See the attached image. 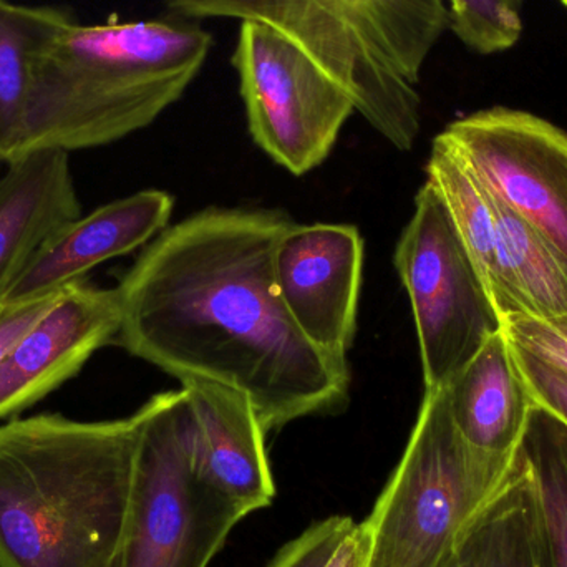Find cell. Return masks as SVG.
Instances as JSON below:
<instances>
[{
  "instance_id": "4",
  "label": "cell",
  "mask_w": 567,
  "mask_h": 567,
  "mask_svg": "<svg viewBox=\"0 0 567 567\" xmlns=\"http://www.w3.org/2000/svg\"><path fill=\"white\" fill-rule=\"evenodd\" d=\"M515 458L476 452L460 435L446 389L425 390L409 445L365 526L369 567H446L526 482Z\"/></svg>"
},
{
  "instance_id": "21",
  "label": "cell",
  "mask_w": 567,
  "mask_h": 567,
  "mask_svg": "<svg viewBox=\"0 0 567 567\" xmlns=\"http://www.w3.org/2000/svg\"><path fill=\"white\" fill-rule=\"evenodd\" d=\"M525 0H446L449 25L475 52H505L523 32Z\"/></svg>"
},
{
  "instance_id": "20",
  "label": "cell",
  "mask_w": 567,
  "mask_h": 567,
  "mask_svg": "<svg viewBox=\"0 0 567 567\" xmlns=\"http://www.w3.org/2000/svg\"><path fill=\"white\" fill-rule=\"evenodd\" d=\"M446 567H545L525 486L463 543Z\"/></svg>"
},
{
  "instance_id": "2",
  "label": "cell",
  "mask_w": 567,
  "mask_h": 567,
  "mask_svg": "<svg viewBox=\"0 0 567 567\" xmlns=\"http://www.w3.org/2000/svg\"><path fill=\"white\" fill-rule=\"evenodd\" d=\"M140 416L0 426V567H110L135 473Z\"/></svg>"
},
{
  "instance_id": "28",
  "label": "cell",
  "mask_w": 567,
  "mask_h": 567,
  "mask_svg": "<svg viewBox=\"0 0 567 567\" xmlns=\"http://www.w3.org/2000/svg\"><path fill=\"white\" fill-rule=\"evenodd\" d=\"M561 2L567 7V0H561Z\"/></svg>"
},
{
  "instance_id": "6",
  "label": "cell",
  "mask_w": 567,
  "mask_h": 567,
  "mask_svg": "<svg viewBox=\"0 0 567 567\" xmlns=\"http://www.w3.org/2000/svg\"><path fill=\"white\" fill-rule=\"evenodd\" d=\"M138 416L128 518L110 567H208L248 513L196 473L185 390L152 396Z\"/></svg>"
},
{
  "instance_id": "16",
  "label": "cell",
  "mask_w": 567,
  "mask_h": 567,
  "mask_svg": "<svg viewBox=\"0 0 567 567\" xmlns=\"http://www.w3.org/2000/svg\"><path fill=\"white\" fill-rule=\"evenodd\" d=\"M489 199L496 228L492 297L499 316L503 320L566 316L567 262L502 199L492 193Z\"/></svg>"
},
{
  "instance_id": "19",
  "label": "cell",
  "mask_w": 567,
  "mask_h": 567,
  "mask_svg": "<svg viewBox=\"0 0 567 567\" xmlns=\"http://www.w3.org/2000/svg\"><path fill=\"white\" fill-rule=\"evenodd\" d=\"M425 169L426 182L435 186L445 202L453 225L492 296L496 228L488 189L440 136L433 140Z\"/></svg>"
},
{
  "instance_id": "3",
  "label": "cell",
  "mask_w": 567,
  "mask_h": 567,
  "mask_svg": "<svg viewBox=\"0 0 567 567\" xmlns=\"http://www.w3.org/2000/svg\"><path fill=\"white\" fill-rule=\"evenodd\" d=\"M213 35L166 16L70 22L37 53L16 162L39 150L96 148L152 125L202 72Z\"/></svg>"
},
{
  "instance_id": "25",
  "label": "cell",
  "mask_w": 567,
  "mask_h": 567,
  "mask_svg": "<svg viewBox=\"0 0 567 567\" xmlns=\"http://www.w3.org/2000/svg\"><path fill=\"white\" fill-rule=\"evenodd\" d=\"M63 290L22 302L0 303V363L25 336L27 330L52 309Z\"/></svg>"
},
{
  "instance_id": "13",
  "label": "cell",
  "mask_w": 567,
  "mask_h": 567,
  "mask_svg": "<svg viewBox=\"0 0 567 567\" xmlns=\"http://www.w3.org/2000/svg\"><path fill=\"white\" fill-rule=\"evenodd\" d=\"M193 419L199 478L248 515L271 505L275 478L266 435L245 393L213 382L183 383Z\"/></svg>"
},
{
  "instance_id": "27",
  "label": "cell",
  "mask_w": 567,
  "mask_h": 567,
  "mask_svg": "<svg viewBox=\"0 0 567 567\" xmlns=\"http://www.w3.org/2000/svg\"><path fill=\"white\" fill-rule=\"evenodd\" d=\"M2 166H6V165H3V163H0V176H2L3 169H6V168H2Z\"/></svg>"
},
{
  "instance_id": "23",
  "label": "cell",
  "mask_w": 567,
  "mask_h": 567,
  "mask_svg": "<svg viewBox=\"0 0 567 567\" xmlns=\"http://www.w3.org/2000/svg\"><path fill=\"white\" fill-rule=\"evenodd\" d=\"M503 332L513 346L567 372V313L545 320L508 317L503 320Z\"/></svg>"
},
{
  "instance_id": "11",
  "label": "cell",
  "mask_w": 567,
  "mask_h": 567,
  "mask_svg": "<svg viewBox=\"0 0 567 567\" xmlns=\"http://www.w3.org/2000/svg\"><path fill=\"white\" fill-rule=\"evenodd\" d=\"M120 323L116 287L66 286L0 363V420L35 405L75 377L96 350L115 343Z\"/></svg>"
},
{
  "instance_id": "8",
  "label": "cell",
  "mask_w": 567,
  "mask_h": 567,
  "mask_svg": "<svg viewBox=\"0 0 567 567\" xmlns=\"http://www.w3.org/2000/svg\"><path fill=\"white\" fill-rule=\"evenodd\" d=\"M233 65L256 145L292 175L326 162L357 112L349 93L293 40L245 20Z\"/></svg>"
},
{
  "instance_id": "24",
  "label": "cell",
  "mask_w": 567,
  "mask_h": 567,
  "mask_svg": "<svg viewBox=\"0 0 567 567\" xmlns=\"http://www.w3.org/2000/svg\"><path fill=\"white\" fill-rule=\"evenodd\" d=\"M513 350L533 399L538 405L551 410L567 425V372L538 359L528 350L516 346H513Z\"/></svg>"
},
{
  "instance_id": "5",
  "label": "cell",
  "mask_w": 567,
  "mask_h": 567,
  "mask_svg": "<svg viewBox=\"0 0 567 567\" xmlns=\"http://www.w3.org/2000/svg\"><path fill=\"white\" fill-rule=\"evenodd\" d=\"M168 16L256 20L306 50L353 100L357 112L400 152L422 128L416 85L396 69L403 23L395 0H165Z\"/></svg>"
},
{
  "instance_id": "15",
  "label": "cell",
  "mask_w": 567,
  "mask_h": 567,
  "mask_svg": "<svg viewBox=\"0 0 567 567\" xmlns=\"http://www.w3.org/2000/svg\"><path fill=\"white\" fill-rule=\"evenodd\" d=\"M69 155L62 150L27 153L0 176V300L43 241L82 216Z\"/></svg>"
},
{
  "instance_id": "26",
  "label": "cell",
  "mask_w": 567,
  "mask_h": 567,
  "mask_svg": "<svg viewBox=\"0 0 567 567\" xmlns=\"http://www.w3.org/2000/svg\"><path fill=\"white\" fill-rule=\"evenodd\" d=\"M370 535L365 523L353 526L326 567H369Z\"/></svg>"
},
{
  "instance_id": "18",
  "label": "cell",
  "mask_w": 567,
  "mask_h": 567,
  "mask_svg": "<svg viewBox=\"0 0 567 567\" xmlns=\"http://www.w3.org/2000/svg\"><path fill=\"white\" fill-rule=\"evenodd\" d=\"M72 22L53 7L0 0V163L9 165L19 138L37 53Z\"/></svg>"
},
{
  "instance_id": "1",
  "label": "cell",
  "mask_w": 567,
  "mask_h": 567,
  "mask_svg": "<svg viewBox=\"0 0 567 567\" xmlns=\"http://www.w3.org/2000/svg\"><path fill=\"white\" fill-rule=\"evenodd\" d=\"M292 223L275 209L209 208L159 233L116 286V346L179 382L245 393L266 433L349 403V362L297 329L275 281Z\"/></svg>"
},
{
  "instance_id": "9",
  "label": "cell",
  "mask_w": 567,
  "mask_h": 567,
  "mask_svg": "<svg viewBox=\"0 0 567 567\" xmlns=\"http://www.w3.org/2000/svg\"><path fill=\"white\" fill-rule=\"evenodd\" d=\"M440 138L567 262V132L522 110H482Z\"/></svg>"
},
{
  "instance_id": "12",
  "label": "cell",
  "mask_w": 567,
  "mask_h": 567,
  "mask_svg": "<svg viewBox=\"0 0 567 567\" xmlns=\"http://www.w3.org/2000/svg\"><path fill=\"white\" fill-rule=\"evenodd\" d=\"M173 206L169 193L145 189L66 223L27 259L0 303L59 292L96 266L148 245L168 228Z\"/></svg>"
},
{
  "instance_id": "17",
  "label": "cell",
  "mask_w": 567,
  "mask_h": 567,
  "mask_svg": "<svg viewBox=\"0 0 567 567\" xmlns=\"http://www.w3.org/2000/svg\"><path fill=\"white\" fill-rule=\"evenodd\" d=\"M526 496L535 515L545 567H567V425L536 403L523 440Z\"/></svg>"
},
{
  "instance_id": "10",
  "label": "cell",
  "mask_w": 567,
  "mask_h": 567,
  "mask_svg": "<svg viewBox=\"0 0 567 567\" xmlns=\"http://www.w3.org/2000/svg\"><path fill=\"white\" fill-rule=\"evenodd\" d=\"M363 241L349 225H290L275 251V281L297 329L347 359L357 329Z\"/></svg>"
},
{
  "instance_id": "14",
  "label": "cell",
  "mask_w": 567,
  "mask_h": 567,
  "mask_svg": "<svg viewBox=\"0 0 567 567\" xmlns=\"http://www.w3.org/2000/svg\"><path fill=\"white\" fill-rule=\"evenodd\" d=\"M445 389L453 422L472 449L499 458L522 453L536 400L503 330Z\"/></svg>"
},
{
  "instance_id": "7",
  "label": "cell",
  "mask_w": 567,
  "mask_h": 567,
  "mask_svg": "<svg viewBox=\"0 0 567 567\" xmlns=\"http://www.w3.org/2000/svg\"><path fill=\"white\" fill-rule=\"evenodd\" d=\"M393 262L412 303L425 390L445 389L502 332L503 319L430 182L416 195Z\"/></svg>"
},
{
  "instance_id": "22",
  "label": "cell",
  "mask_w": 567,
  "mask_h": 567,
  "mask_svg": "<svg viewBox=\"0 0 567 567\" xmlns=\"http://www.w3.org/2000/svg\"><path fill=\"white\" fill-rule=\"evenodd\" d=\"M353 526L347 516L322 519L287 543L268 567H326Z\"/></svg>"
}]
</instances>
